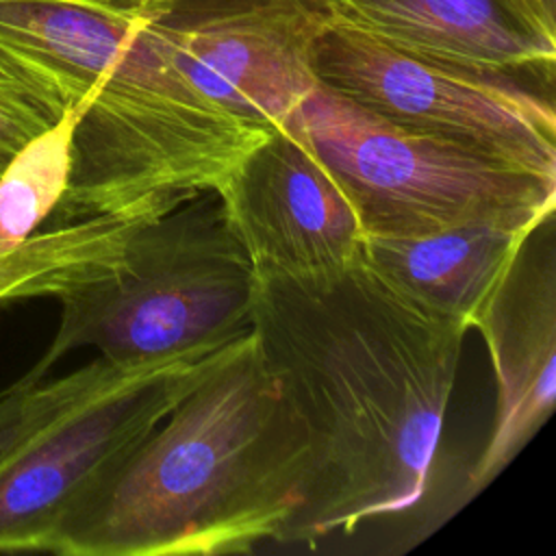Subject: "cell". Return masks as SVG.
<instances>
[{
	"mask_svg": "<svg viewBox=\"0 0 556 556\" xmlns=\"http://www.w3.org/2000/svg\"><path fill=\"white\" fill-rule=\"evenodd\" d=\"M467 330L363 258L256 276L254 343L308 441L304 502L282 541L354 532L424 497Z\"/></svg>",
	"mask_w": 556,
	"mask_h": 556,
	"instance_id": "6da1fadb",
	"label": "cell"
},
{
	"mask_svg": "<svg viewBox=\"0 0 556 556\" xmlns=\"http://www.w3.org/2000/svg\"><path fill=\"white\" fill-rule=\"evenodd\" d=\"M308 441L252 330L61 510L56 556H222L282 541L304 502Z\"/></svg>",
	"mask_w": 556,
	"mask_h": 556,
	"instance_id": "7a4b0ae2",
	"label": "cell"
},
{
	"mask_svg": "<svg viewBox=\"0 0 556 556\" xmlns=\"http://www.w3.org/2000/svg\"><path fill=\"white\" fill-rule=\"evenodd\" d=\"M152 9L154 0H0V46L78 109L72 182L111 204L211 189L258 135L178 67Z\"/></svg>",
	"mask_w": 556,
	"mask_h": 556,
	"instance_id": "3957f363",
	"label": "cell"
},
{
	"mask_svg": "<svg viewBox=\"0 0 556 556\" xmlns=\"http://www.w3.org/2000/svg\"><path fill=\"white\" fill-rule=\"evenodd\" d=\"M256 274L202 193L139 224L102 274L54 295L56 332L24 374L41 380L72 350L128 363L222 348L252 330Z\"/></svg>",
	"mask_w": 556,
	"mask_h": 556,
	"instance_id": "277c9868",
	"label": "cell"
},
{
	"mask_svg": "<svg viewBox=\"0 0 556 556\" xmlns=\"http://www.w3.org/2000/svg\"><path fill=\"white\" fill-rule=\"evenodd\" d=\"M278 130L330 172L365 235L482 222L534 226L554 215V178L397 126L319 80Z\"/></svg>",
	"mask_w": 556,
	"mask_h": 556,
	"instance_id": "5b68a950",
	"label": "cell"
},
{
	"mask_svg": "<svg viewBox=\"0 0 556 556\" xmlns=\"http://www.w3.org/2000/svg\"><path fill=\"white\" fill-rule=\"evenodd\" d=\"M319 83L397 126L556 180L552 93L406 54L328 20L311 46Z\"/></svg>",
	"mask_w": 556,
	"mask_h": 556,
	"instance_id": "8992f818",
	"label": "cell"
},
{
	"mask_svg": "<svg viewBox=\"0 0 556 556\" xmlns=\"http://www.w3.org/2000/svg\"><path fill=\"white\" fill-rule=\"evenodd\" d=\"M224 350L198 348L128 363L102 356V371L85 395L0 467V554L41 552L67 502L141 441Z\"/></svg>",
	"mask_w": 556,
	"mask_h": 556,
	"instance_id": "52a82bcc",
	"label": "cell"
},
{
	"mask_svg": "<svg viewBox=\"0 0 556 556\" xmlns=\"http://www.w3.org/2000/svg\"><path fill=\"white\" fill-rule=\"evenodd\" d=\"M319 0H154L152 26L191 83L239 119L278 130L317 85Z\"/></svg>",
	"mask_w": 556,
	"mask_h": 556,
	"instance_id": "ba28073f",
	"label": "cell"
},
{
	"mask_svg": "<svg viewBox=\"0 0 556 556\" xmlns=\"http://www.w3.org/2000/svg\"><path fill=\"white\" fill-rule=\"evenodd\" d=\"M256 276H315L361 258V219L330 172L271 130L213 191Z\"/></svg>",
	"mask_w": 556,
	"mask_h": 556,
	"instance_id": "9c48e42d",
	"label": "cell"
},
{
	"mask_svg": "<svg viewBox=\"0 0 556 556\" xmlns=\"http://www.w3.org/2000/svg\"><path fill=\"white\" fill-rule=\"evenodd\" d=\"M495 374L491 437L469 469L467 497L484 491L549 419L556 402V258L552 222L545 239L526 237L510 269L480 311Z\"/></svg>",
	"mask_w": 556,
	"mask_h": 556,
	"instance_id": "30bf717a",
	"label": "cell"
},
{
	"mask_svg": "<svg viewBox=\"0 0 556 556\" xmlns=\"http://www.w3.org/2000/svg\"><path fill=\"white\" fill-rule=\"evenodd\" d=\"M332 22L395 50L552 93L556 33L508 0H328Z\"/></svg>",
	"mask_w": 556,
	"mask_h": 556,
	"instance_id": "8fae6325",
	"label": "cell"
},
{
	"mask_svg": "<svg viewBox=\"0 0 556 556\" xmlns=\"http://www.w3.org/2000/svg\"><path fill=\"white\" fill-rule=\"evenodd\" d=\"M536 226L482 222L424 235H363L361 258L410 302L473 328Z\"/></svg>",
	"mask_w": 556,
	"mask_h": 556,
	"instance_id": "7c38bea8",
	"label": "cell"
},
{
	"mask_svg": "<svg viewBox=\"0 0 556 556\" xmlns=\"http://www.w3.org/2000/svg\"><path fill=\"white\" fill-rule=\"evenodd\" d=\"M78 109L30 139L0 172V258L15 252L56 208L72 167Z\"/></svg>",
	"mask_w": 556,
	"mask_h": 556,
	"instance_id": "4fadbf2b",
	"label": "cell"
},
{
	"mask_svg": "<svg viewBox=\"0 0 556 556\" xmlns=\"http://www.w3.org/2000/svg\"><path fill=\"white\" fill-rule=\"evenodd\" d=\"M104 365L98 356L89 365L61 378H17L0 391V467L33 443L96 382Z\"/></svg>",
	"mask_w": 556,
	"mask_h": 556,
	"instance_id": "5bb4252c",
	"label": "cell"
},
{
	"mask_svg": "<svg viewBox=\"0 0 556 556\" xmlns=\"http://www.w3.org/2000/svg\"><path fill=\"white\" fill-rule=\"evenodd\" d=\"M65 111L59 93L0 46V172Z\"/></svg>",
	"mask_w": 556,
	"mask_h": 556,
	"instance_id": "9a60e30c",
	"label": "cell"
},
{
	"mask_svg": "<svg viewBox=\"0 0 556 556\" xmlns=\"http://www.w3.org/2000/svg\"><path fill=\"white\" fill-rule=\"evenodd\" d=\"M521 15L532 20L534 24L556 33V13H552L543 0H508Z\"/></svg>",
	"mask_w": 556,
	"mask_h": 556,
	"instance_id": "2e32d148",
	"label": "cell"
},
{
	"mask_svg": "<svg viewBox=\"0 0 556 556\" xmlns=\"http://www.w3.org/2000/svg\"><path fill=\"white\" fill-rule=\"evenodd\" d=\"M545 2V7L552 11V13H556V0H543Z\"/></svg>",
	"mask_w": 556,
	"mask_h": 556,
	"instance_id": "e0dca14e",
	"label": "cell"
},
{
	"mask_svg": "<svg viewBox=\"0 0 556 556\" xmlns=\"http://www.w3.org/2000/svg\"><path fill=\"white\" fill-rule=\"evenodd\" d=\"M319 2H328V0H319Z\"/></svg>",
	"mask_w": 556,
	"mask_h": 556,
	"instance_id": "ac0fdd59",
	"label": "cell"
}]
</instances>
